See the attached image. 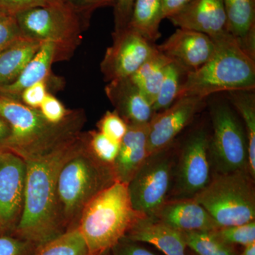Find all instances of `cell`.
<instances>
[{
  "label": "cell",
  "instance_id": "obj_1",
  "mask_svg": "<svg viewBox=\"0 0 255 255\" xmlns=\"http://www.w3.org/2000/svg\"><path fill=\"white\" fill-rule=\"evenodd\" d=\"M83 132L68 141L23 159L26 174L22 213L15 227V236L38 248L65 232L58 214L57 182L63 164L76 150Z\"/></svg>",
  "mask_w": 255,
  "mask_h": 255
},
{
  "label": "cell",
  "instance_id": "obj_2",
  "mask_svg": "<svg viewBox=\"0 0 255 255\" xmlns=\"http://www.w3.org/2000/svg\"><path fill=\"white\" fill-rule=\"evenodd\" d=\"M0 117L11 129L4 150L23 159L48 152L76 137L87 120L83 111L69 110L61 122L51 124L39 110L2 95H0Z\"/></svg>",
  "mask_w": 255,
  "mask_h": 255
},
{
  "label": "cell",
  "instance_id": "obj_3",
  "mask_svg": "<svg viewBox=\"0 0 255 255\" xmlns=\"http://www.w3.org/2000/svg\"><path fill=\"white\" fill-rule=\"evenodd\" d=\"M212 39L214 53L202 66L186 74L178 99L196 97L205 100L217 92L255 90V60L230 33Z\"/></svg>",
  "mask_w": 255,
  "mask_h": 255
},
{
  "label": "cell",
  "instance_id": "obj_4",
  "mask_svg": "<svg viewBox=\"0 0 255 255\" xmlns=\"http://www.w3.org/2000/svg\"><path fill=\"white\" fill-rule=\"evenodd\" d=\"M115 182L112 166L92 155L83 132L76 150L62 166L57 182L58 214L64 231L78 226L85 206Z\"/></svg>",
  "mask_w": 255,
  "mask_h": 255
},
{
  "label": "cell",
  "instance_id": "obj_5",
  "mask_svg": "<svg viewBox=\"0 0 255 255\" xmlns=\"http://www.w3.org/2000/svg\"><path fill=\"white\" fill-rule=\"evenodd\" d=\"M146 215L134 209L128 184L115 182L84 208L78 228L91 255L109 251Z\"/></svg>",
  "mask_w": 255,
  "mask_h": 255
},
{
  "label": "cell",
  "instance_id": "obj_6",
  "mask_svg": "<svg viewBox=\"0 0 255 255\" xmlns=\"http://www.w3.org/2000/svg\"><path fill=\"white\" fill-rule=\"evenodd\" d=\"M14 16L21 36L54 43L55 62L68 60L73 56L90 21L64 0L24 10Z\"/></svg>",
  "mask_w": 255,
  "mask_h": 255
},
{
  "label": "cell",
  "instance_id": "obj_7",
  "mask_svg": "<svg viewBox=\"0 0 255 255\" xmlns=\"http://www.w3.org/2000/svg\"><path fill=\"white\" fill-rule=\"evenodd\" d=\"M194 199L219 228L255 221V179L248 170L213 174L209 184Z\"/></svg>",
  "mask_w": 255,
  "mask_h": 255
},
{
  "label": "cell",
  "instance_id": "obj_8",
  "mask_svg": "<svg viewBox=\"0 0 255 255\" xmlns=\"http://www.w3.org/2000/svg\"><path fill=\"white\" fill-rule=\"evenodd\" d=\"M179 145H172L146 157L128 184L134 209L152 216L168 199L173 182Z\"/></svg>",
  "mask_w": 255,
  "mask_h": 255
},
{
  "label": "cell",
  "instance_id": "obj_9",
  "mask_svg": "<svg viewBox=\"0 0 255 255\" xmlns=\"http://www.w3.org/2000/svg\"><path fill=\"white\" fill-rule=\"evenodd\" d=\"M211 117L209 152L213 174L249 172L246 130L234 111L226 104H218L211 107Z\"/></svg>",
  "mask_w": 255,
  "mask_h": 255
},
{
  "label": "cell",
  "instance_id": "obj_10",
  "mask_svg": "<svg viewBox=\"0 0 255 255\" xmlns=\"http://www.w3.org/2000/svg\"><path fill=\"white\" fill-rule=\"evenodd\" d=\"M210 133L199 128L179 146L173 182L168 199L194 198L213 177L209 152Z\"/></svg>",
  "mask_w": 255,
  "mask_h": 255
},
{
  "label": "cell",
  "instance_id": "obj_11",
  "mask_svg": "<svg viewBox=\"0 0 255 255\" xmlns=\"http://www.w3.org/2000/svg\"><path fill=\"white\" fill-rule=\"evenodd\" d=\"M113 44L107 48L101 63L105 81L130 78L155 53L156 46L128 26L114 32Z\"/></svg>",
  "mask_w": 255,
  "mask_h": 255
},
{
  "label": "cell",
  "instance_id": "obj_12",
  "mask_svg": "<svg viewBox=\"0 0 255 255\" xmlns=\"http://www.w3.org/2000/svg\"><path fill=\"white\" fill-rule=\"evenodd\" d=\"M204 100L184 97L163 111L154 114L148 124L147 154L162 150L175 142L203 107Z\"/></svg>",
  "mask_w": 255,
  "mask_h": 255
},
{
  "label": "cell",
  "instance_id": "obj_13",
  "mask_svg": "<svg viewBox=\"0 0 255 255\" xmlns=\"http://www.w3.org/2000/svg\"><path fill=\"white\" fill-rule=\"evenodd\" d=\"M26 162L9 150L0 152V222L14 231L22 213Z\"/></svg>",
  "mask_w": 255,
  "mask_h": 255
},
{
  "label": "cell",
  "instance_id": "obj_14",
  "mask_svg": "<svg viewBox=\"0 0 255 255\" xmlns=\"http://www.w3.org/2000/svg\"><path fill=\"white\" fill-rule=\"evenodd\" d=\"M159 52L187 73L205 64L214 51V40L204 33L178 28L166 41L156 46Z\"/></svg>",
  "mask_w": 255,
  "mask_h": 255
},
{
  "label": "cell",
  "instance_id": "obj_15",
  "mask_svg": "<svg viewBox=\"0 0 255 255\" xmlns=\"http://www.w3.org/2000/svg\"><path fill=\"white\" fill-rule=\"evenodd\" d=\"M168 19L179 28L199 32L211 38L230 33L223 0H194Z\"/></svg>",
  "mask_w": 255,
  "mask_h": 255
},
{
  "label": "cell",
  "instance_id": "obj_16",
  "mask_svg": "<svg viewBox=\"0 0 255 255\" xmlns=\"http://www.w3.org/2000/svg\"><path fill=\"white\" fill-rule=\"evenodd\" d=\"M105 93L128 125L149 124L155 114L152 104L129 78L109 82Z\"/></svg>",
  "mask_w": 255,
  "mask_h": 255
},
{
  "label": "cell",
  "instance_id": "obj_17",
  "mask_svg": "<svg viewBox=\"0 0 255 255\" xmlns=\"http://www.w3.org/2000/svg\"><path fill=\"white\" fill-rule=\"evenodd\" d=\"M152 216L181 232H211L219 228L212 216L194 198L167 200Z\"/></svg>",
  "mask_w": 255,
  "mask_h": 255
},
{
  "label": "cell",
  "instance_id": "obj_18",
  "mask_svg": "<svg viewBox=\"0 0 255 255\" xmlns=\"http://www.w3.org/2000/svg\"><path fill=\"white\" fill-rule=\"evenodd\" d=\"M126 239L138 243H149L165 255H187L183 232L171 227L155 216L140 218L126 234Z\"/></svg>",
  "mask_w": 255,
  "mask_h": 255
},
{
  "label": "cell",
  "instance_id": "obj_19",
  "mask_svg": "<svg viewBox=\"0 0 255 255\" xmlns=\"http://www.w3.org/2000/svg\"><path fill=\"white\" fill-rule=\"evenodd\" d=\"M148 124L128 125L112 164L116 182L128 184L148 156Z\"/></svg>",
  "mask_w": 255,
  "mask_h": 255
},
{
  "label": "cell",
  "instance_id": "obj_20",
  "mask_svg": "<svg viewBox=\"0 0 255 255\" xmlns=\"http://www.w3.org/2000/svg\"><path fill=\"white\" fill-rule=\"evenodd\" d=\"M228 31L242 49L255 60V0H223Z\"/></svg>",
  "mask_w": 255,
  "mask_h": 255
},
{
  "label": "cell",
  "instance_id": "obj_21",
  "mask_svg": "<svg viewBox=\"0 0 255 255\" xmlns=\"http://www.w3.org/2000/svg\"><path fill=\"white\" fill-rule=\"evenodd\" d=\"M55 46L53 42H42L41 47L15 81L0 86V95L19 101L21 92L41 80H47L52 64L55 63Z\"/></svg>",
  "mask_w": 255,
  "mask_h": 255
},
{
  "label": "cell",
  "instance_id": "obj_22",
  "mask_svg": "<svg viewBox=\"0 0 255 255\" xmlns=\"http://www.w3.org/2000/svg\"><path fill=\"white\" fill-rule=\"evenodd\" d=\"M41 45V42L21 37L0 53V86L16 80Z\"/></svg>",
  "mask_w": 255,
  "mask_h": 255
},
{
  "label": "cell",
  "instance_id": "obj_23",
  "mask_svg": "<svg viewBox=\"0 0 255 255\" xmlns=\"http://www.w3.org/2000/svg\"><path fill=\"white\" fill-rule=\"evenodd\" d=\"M172 61L156 47L155 53L129 78L152 105L163 80L165 69Z\"/></svg>",
  "mask_w": 255,
  "mask_h": 255
},
{
  "label": "cell",
  "instance_id": "obj_24",
  "mask_svg": "<svg viewBox=\"0 0 255 255\" xmlns=\"http://www.w3.org/2000/svg\"><path fill=\"white\" fill-rule=\"evenodd\" d=\"M162 0H135L128 27L154 43L161 36L163 20Z\"/></svg>",
  "mask_w": 255,
  "mask_h": 255
},
{
  "label": "cell",
  "instance_id": "obj_25",
  "mask_svg": "<svg viewBox=\"0 0 255 255\" xmlns=\"http://www.w3.org/2000/svg\"><path fill=\"white\" fill-rule=\"evenodd\" d=\"M230 101L243 119L248 142L249 172L255 179V97L253 91L229 92Z\"/></svg>",
  "mask_w": 255,
  "mask_h": 255
},
{
  "label": "cell",
  "instance_id": "obj_26",
  "mask_svg": "<svg viewBox=\"0 0 255 255\" xmlns=\"http://www.w3.org/2000/svg\"><path fill=\"white\" fill-rule=\"evenodd\" d=\"M33 255H91L78 226L37 248Z\"/></svg>",
  "mask_w": 255,
  "mask_h": 255
},
{
  "label": "cell",
  "instance_id": "obj_27",
  "mask_svg": "<svg viewBox=\"0 0 255 255\" xmlns=\"http://www.w3.org/2000/svg\"><path fill=\"white\" fill-rule=\"evenodd\" d=\"M187 73L182 67L173 61L167 65L157 97L152 105L155 113L166 110L177 100L184 81L182 79Z\"/></svg>",
  "mask_w": 255,
  "mask_h": 255
},
{
  "label": "cell",
  "instance_id": "obj_28",
  "mask_svg": "<svg viewBox=\"0 0 255 255\" xmlns=\"http://www.w3.org/2000/svg\"><path fill=\"white\" fill-rule=\"evenodd\" d=\"M187 248L198 255H238L233 246L219 239L213 233L183 232Z\"/></svg>",
  "mask_w": 255,
  "mask_h": 255
},
{
  "label": "cell",
  "instance_id": "obj_29",
  "mask_svg": "<svg viewBox=\"0 0 255 255\" xmlns=\"http://www.w3.org/2000/svg\"><path fill=\"white\" fill-rule=\"evenodd\" d=\"M89 150L96 158L106 164L112 166L117 158L120 143L106 136L99 130L86 132Z\"/></svg>",
  "mask_w": 255,
  "mask_h": 255
},
{
  "label": "cell",
  "instance_id": "obj_30",
  "mask_svg": "<svg viewBox=\"0 0 255 255\" xmlns=\"http://www.w3.org/2000/svg\"><path fill=\"white\" fill-rule=\"evenodd\" d=\"M213 233L229 246L239 245L246 247L255 243V221L239 226L219 228Z\"/></svg>",
  "mask_w": 255,
  "mask_h": 255
},
{
  "label": "cell",
  "instance_id": "obj_31",
  "mask_svg": "<svg viewBox=\"0 0 255 255\" xmlns=\"http://www.w3.org/2000/svg\"><path fill=\"white\" fill-rule=\"evenodd\" d=\"M97 126L99 131L119 143L127 133L128 128L127 122L116 111H107Z\"/></svg>",
  "mask_w": 255,
  "mask_h": 255
},
{
  "label": "cell",
  "instance_id": "obj_32",
  "mask_svg": "<svg viewBox=\"0 0 255 255\" xmlns=\"http://www.w3.org/2000/svg\"><path fill=\"white\" fill-rule=\"evenodd\" d=\"M38 247L14 236L0 235V255H33Z\"/></svg>",
  "mask_w": 255,
  "mask_h": 255
},
{
  "label": "cell",
  "instance_id": "obj_33",
  "mask_svg": "<svg viewBox=\"0 0 255 255\" xmlns=\"http://www.w3.org/2000/svg\"><path fill=\"white\" fill-rule=\"evenodd\" d=\"M39 110L43 117L51 124L60 123L69 112L58 99L49 93L47 94Z\"/></svg>",
  "mask_w": 255,
  "mask_h": 255
},
{
  "label": "cell",
  "instance_id": "obj_34",
  "mask_svg": "<svg viewBox=\"0 0 255 255\" xmlns=\"http://www.w3.org/2000/svg\"><path fill=\"white\" fill-rule=\"evenodd\" d=\"M21 37L14 15H8L0 19V53Z\"/></svg>",
  "mask_w": 255,
  "mask_h": 255
},
{
  "label": "cell",
  "instance_id": "obj_35",
  "mask_svg": "<svg viewBox=\"0 0 255 255\" xmlns=\"http://www.w3.org/2000/svg\"><path fill=\"white\" fill-rule=\"evenodd\" d=\"M47 94L46 80H41L25 89L20 95L19 101L28 107L39 110Z\"/></svg>",
  "mask_w": 255,
  "mask_h": 255
},
{
  "label": "cell",
  "instance_id": "obj_36",
  "mask_svg": "<svg viewBox=\"0 0 255 255\" xmlns=\"http://www.w3.org/2000/svg\"><path fill=\"white\" fill-rule=\"evenodd\" d=\"M75 11L90 21L92 13L100 8L114 6L116 0H64Z\"/></svg>",
  "mask_w": 255,
  "mask_h": 255
},
{
  "label": "cell",
  "instance_id": "obj_37",
  "mask_svg": "<svg viewBox=\"0 0 255 255\" xmlns=\"http://www.w3.org/2000/svg\"><path fill=\"white\" fill-rule=\"evenodd\" d=\"M135 0H116L114 4V31L125 29L128 26Z\"/></svg>",
  "mask_w": 255,
  "mask_h": 255
},
{
  "label": "cell",
  "instance_id": "obj_38",
  "mask_svg": "<svg viewBox=\"0 0 255 255\" xmlns=\"http://www.w3.org/2000/svg\"><path fill=\"white\" fill-rule=\"evenodd\" d=\"M58 0H0V11L14 15L24 10L45 6Z\"/></svg>",
  "mask_w": 255,
  "mask_h": 255
},
{
  "label": "cell",
  "instance_id": "obj_39",
  "mask_svg": "<svg viewBox=\"0 0 255 255\" xmlns=\"http://www.w3.org/2000/svg\"><path fill=\"white\" fill-rule=\"evenodd\" d=\"M108 255H156L138 243L122 238L109 251Z\"/></svg>",
  "mask_w": 255,
  "mask_h": 255
},
{
  "label": "cell",
  "instance_id": "obj_40",
  "mask_svg": "<svg viewBox=\"0 0 255 255\" xmlns=\"http://www.w3.org/2000/svg\"><path fill=\"white\" fill-rule=\"evenodd\" d=\"M194 0H162L163 18H169L185 9Z\"/></svg>",
  "mask_w": 255,
  "mask_h": 255
},
{
  "label": "cell",
  "instance_id": "obj_41",
  "mask_svg": "<svg viewBox=\"0 0 255 255\" xmlns=\"http://www.w3.org/2000/svg\"><path fill=\"white\" fill-rule=\"evenodd\" d=\"M11 129L4 119L0 117V152L5 150V145L9 138Z\"/></svg>",
  "mask_w": 255,
  "mask_h": 255
},
{
  "label": "cell",
  "instance_id": "obj_42",
  "mask_svg": "<svg viewBox=\"0 0 255 255\" xmlns=\"http://www.w3.org/2000/svg\"><path fill=\"white\" fill-rule=\"evenodd\" d=\"M238 255H255V243L244 247V250L241 254Z\"/></svg>",
  "mask_w": 255,
  "mask_h": 255
},
{
  "label": "cell",
  "instance_id": "obj_43",
  "mask_svg": "<svg viewBox=\"0 0 255 255\" xmlns=\"http://www.w3.org/2000/svg\"><path fill=\"white\" fill-rule=\"evenodd\" d=\"M8 15L9 14H6V13H4V11H0V19L5 17L6 16H8Z\"/></svg>",
  "mask_w": 255,
  "mask_h": 255
},
{
  "label": "cell",
  "instance_id": "obj_44",
  "mask_svg": "<svg viewBox=\"0 0 255 255\" xmlns=\"http://www.w3.org/2000/svg\"><path fill=\"white\" fill-rule=\"evenodd\" d=\"M109 251L105 252V253H102V254L99 255H108Z\"/></svg>",
  "mask_w": 255,
  "mask_h": 255
},
{
  "label": "cell",
  "instance_id": "obj_45",
  "mask_svg": "<svg viewBox=\"0 0 255 255\" xmlns=\"http://www.w3.org/2000/svg\"><path fill=\"white\" fill-rule=\"evenodd\" d=\"M0 228H4V227H3L2 225H1V222H0Z\"/></svg>",
  "mask_w": 255,
  "mask_h": 255
}]
</instances>
